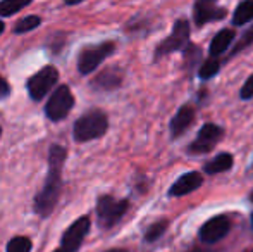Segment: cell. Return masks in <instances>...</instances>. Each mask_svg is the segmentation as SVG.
Wrapping results in <instances>:
<instances>
[{"label":"cell","mask_w":253,"mask_h":252,"mask_svg":"<svg viewBox=\"0 0 253 252\" xmlns=\"http://www.w3.org/2000/svg\"><path fill=\"white\" fill-rule=\"evenodd\" d=\"M67 152L62 145H52L48 152V175L45 185L35 199V211L40 216H48L59 201L60 189H62V166L66 162Z\"/></svg>","instance_id":"obj_1"},{"label":"cell","mask_w":253,"mask_h":252,"mask_svg":"<svg viewBox=\"0 0 253 252\" xmlns=\"http://www.w3.org/2000/svg\"><path fill=\"white\" fill-rule=\"evenodd\" d=\"M109 128V119H107L105 112L100 109H91V111L84 112L73 128V135L76 142H88L100 138Z\"/></svg>","instance_id":"obj_2"},{"label":"cell","mask_w":253,"mask_h":252,"mask_svg":"<svg viewBox=\"0 0 253 252\" xmlns=\"http://www.w3.org/2000/svg\"><path fill=\"white\" fill-rule=\"evenodd\" d=\"M57 81H59V71L53 66H45L28 80V94L33 101H42Z\"/></svg>","instance_id":"obj_3"},{"label":"cell","mask_w":253,"mask_h":252,"mask_svg":"<svg viewBox=\"0 0 253 252\" xmlns=\"http://www.w3.org/2000/svg\"><path fill=\"white\" fill-rule=\"evenodd\" d=\"M114 49H116V45H114L112 42H105V44L84 49L80 54V59H78V69H80V73L81 74L93 73V71L112 54Z\"/></svg>","instance_id":"obj_4"},{"label":"cell","mask_w":253,"mask_h":252,"mask_svg":"<svg viewBox=\"0 0 253 252\" xmlns=\"http://www.w3.org/2000/svg\"><path fill=\"white\" fill-rule=\"evenodd\" d=\"M73 105H74V97H73V94H71V88L62 85V87L57 88L52 94V97L48 99L45 112H47V116L52 121H60V119H64L69 114Z\"/></svg>","instance_id":"obj_5"},{"label":"cell","mask_w":253,"mask_h":252,"mask_svg":"<svg viewBox=\"0 0 253 252\" xmlns=\"http://www.w3.org/2000/svg\"><path fill=\"white\" fill-rule=\"evenodd\" d=\"M127 209V201H117V199L110 197V195H103L98 199L97 204V214L98 221L102 226H114L121 218L124 216Z\"/></svg>","instance_id":"obj_6"},{"label":"cell","mask_w":253,"mask_h":252,"mask_svg":"<svg viewBox=\"0 0 253 252\" xmlns=\"http://www.w3.org/2000/svg\"><path fill=\"white\" fill-rule=\"evenodd\" d=\"M190 45V26H188L186 21H177L174 24V30L162 44L157 47L155 50V57H162L167 55L174 50H184V49Z\"/></svg>","instance_id":"obj_7"},{"label":"cell","mask_w":253,"mask_h":252,"mask_svg":"<svg viewBox=\"0 0 253 252\" xmlns=\"http://www.w3.org/2000/svg\"><path fill=\"white\" fill-rule=\"evenodd\" d=\"M220 137H222V128L212 125V123H207V125L202 126L197 140L190 145V152L191 154H205L219 144Z\"/></svg>","instance_id":"obj_8"},{"label":"cell","mask_w":253,"mask_h":252,"mask_svg":"<svg viewBox=\"0 0 253 252\" xmlns=\"http://www.w3.org/2000/svg\"><path fill=\"white\" fill-rule=\"evenodd\" d=\"M88 230H90V219H88L86 216L76 219L62 235V249H66L69 252L78 251L81 244H83Z\"/></svg>","instance_id":"obj_9"},{"label":"cell","mask_w":253,"mask_h":252,"mask_svg":"<svg viewBox=\"0 0 253 252\" xmlns=\"http://www.w3.org/2000/svg\"><path fill=\"white\" fill-rule=\"evenodd\" d=\"M231 221L226 216H215L209 219L200 230V239L207 244H215L229 233Z\"/></svg>","instance_id":"obj_10"},{"label":"cell","mask_w":253,"mask_h":252,"mask_svg":"<svg viewBox=\"0 0 253 252\" xmlns=\"http://www.w3.org/2000/svg\"><path fill=\"white\" fill-rule=\"evenodd\" d=\"M202 182H203V178H202L200 173H197V171L186 173V175H183L181 178L176 180V183L170 187L169 194L174 195V197L188 195V194H191V192H195L197 189H200Z\"/></svg>","instance_id":"obj_11"},{"label":"cell","mask_w":253,"mask_h":252,"mask_svg":"<svg viewBox=\"0 0 253 252\" xmlns=\"http://www.w3.org/2000/svg\"><path fill=\"white\" fill-rule=\"evenodd\" d=\"M224 16H226V9L215 7L213 3L197 2V5H195V23L198 26H203V24L210 23V21H219Z\"/></svg>","instance_id":"obj_12"},{"label":"cell","mask_w":253,"mask_h":252,"mask_svg":"<svg viewBox=\"0 0 253 252\" xmlns=\"http://www.w3.org/2000/svg\"><path fill=\"white\" fill-rule=\"evenodd\" d=\"M193 118H195V111L190 107V105H184L177 111V114L172 118L170 121V133H172L174 138H177L181 133L190 128V125L193 123Z\"/></svg>","instance_id":"obj_13"},{"label":"cell","mask_w":253,"mask_h":252,"mask_svg":"<svg viewBox=\"0 0 253 252\" xmlns=\"http://www.w3.org/2000/svg\"><path fill=\"white\" fill-rule=\"evenodd\" d=\"M234 40V31L233 30H222L213 37L212 44H210V55L217 57V55L224 54Z\"/></svg>","instance_id":"obj_14"},{"label":"cell","mask_w":253,"mask_h":252,"mask_svg":"<svg viewBox=\"0 0 253 252\" xmlns=\"http://www.w3.org/2000/svg\"><path fill=\"white\" fill-rule=\"evenodd\" d=\"M121 80H123V76H121V71L119 69H105L102 74H98L97 78H95V87L100 88V90H112V88H117L121 85Z\"/></svg>","instance_id":"obj_15"},{"label":"cell","mask_w":253,"mask_h":252,"mask_svg":"<svg viewBox=\"0 0 253 252\" xmlns=\"http://www.w3.org/2000/svg\"><path fill=\"white\" fill-rule=\"evenodd\" d=\"M233 166V155L231 154H219L217 157H213L209 164L205 166V171L209 175H217V173H222L231 169Z\"/></svg>","instance_id":"obj_16"},{"label":"cell","mask_w":253,"mask_h":252,"mask_svg":"<svg viewBox=\"0 0 253 252\" xmlns=\"http://www.w3.org/2000/svg\"><path fill=\"white\" fill-rule=\"evenodd\" d=\"M252 19H253V0H245V2H241L236 7L233 23L236 26H243V24H247Z\"/></svg>","instance_id":"obj_17"},{"label":"cell","mask_w":253,"mask_h":252,"mask_svg":"<svg viewBox=\"0 0 253 252\" xmlns=\"http://www.w3.org/2000/svg\"><path fill=\"white\" fill-rule=\"evenodd\" d=\"M30 3L31 0H2L0 2V16H12Z\"/></svg>","instance_id":"obj_18"},{"label":"cell","mask_w":253,"mask_h":252,"mask_svg":"<svg viewBox=\"0 0 253 252\" xmlns=\"http://www.w3.org/2000/svg\"><path fill=\"white\" fill-rule=\"evenodd\" d=\"M7 252H31V240L26 237H16L7 244Z\"/></svg>","instance_id":"obj_19"},{"label":"cell","mask_w":253,"mask_h":252,"mask_svg":"<svg viewBox=\"0 0 253 252\" xmlns=\"http://www.w3.org/2000/svg\"><path fill=\"white\" fill-rule=\"evenodd\" d=\"M40 23H42V19L38 16H28L16 24L14 31H16V33H26V31H31V30H35V28L40 26Z\"/></svg>","instance_id":"obj_20"},{"label":"cell","mask_w":253,"mask_h":252,"mask_svg":"<svg viewBox=\"0 0 253 252\" xmlns=\"http://www.w3.org/2000/svg\"><path fill=\"white\" fill-rule=\"evenodd\" d=\"M217 71H219V61H217L215 57H212L207 62H203V66L200 67L198 74H200V78H203V80H209V78L215 76Z\"/></svg>","instance_id":"obj_21"},{"label":"cell","mask_w":253,"mask_h":252,"mask_svg":"<svg viewBox=\"0 0 253 252\" xmlns=\"http://www.w3.org/2000/svg\"><path fill=\"white\" fill-rule=\"evenodd\" d=\"M166 226H167L166 221H159V223H155V225H152L150 228H148L145 239H147L148 242H153V240H157L164 232H166Z\"/></svg>","instance_id":"obj_22"},{"label":"cell","mask_w":253,"mask_h":252,"mask_svg":"<svg viewBox=\"0 0 253 252\" xmlns=\"http://www.w3.org/2000/svg\"><path fill=\"white\" fill-rule=\"evenodd\" d=\"M252 44H253V26L248 28V30L243 33V37L238 40V44H236V47H234L233 54H238V52H241L243 49H247L248 45H252Z\"/></svg>","instance_id":"obj_23"},{"label":"cell","mask_w":253,"mask_h":252,"mask_svg":"<svg viewBox=\"0 0 253 252\" xmlns=\"http://www.w3.org/2000/svg\"><path fill=\"white\" fill-rule=\"evenodd\" d=\"M241 97L243 99H252L253 97V74L245 81L243 88H241Z\"/></svg>","instance_id":"obj_24"},{"label":"cell","mask_w":253,"mask_h":252,"mask_svg":"<svg viewBox=\"0 0 253 252\" xmlns=\"http://www.w3.org/2000/svg\"><path fill=\"white\" fill-rule=\"evenodd\" d=\"M10 94V87L3 78H0V99H5Z\"/></svg>","instance_id":"obj_25"},{"label":"cell","mask_w":253,"mask_h":252,"mask_svg":"<svg viewBox=\"0 0 253 252\" xmlns=\"http://www.w3.org/2000/svg\"><path fill=\"white\" fill-rule=\"evenodd\" d=\"M66 3H69V5H74V3H80V2H83V0H64Z\"/></svg>","instance_id":"obj_26"},{"label":"cell","mask_w":253,"mask_h":252,"mask_svg":"<svg viewBox=\"0 0 253 252\" xmlns=\"http://www.w3.org/2000/svg\"><path fill=\"white\" fill-rule=\"evenodd\" d=\"M198 2H205V3H213L215 0H198Z\"/></svg>","instance_id":"obj_27"},{"label":"cell","mask_w":253,"mask_h":252,"mask_svg":"<svg viewBox=\"0 0 253 252\" xmlns=\"http://www.w3.org/2000/svg\"><path fill=\"white\" fill-rule=\"evenodd\" d=\"M107 252H126V251H123V249H112V251H107Z\"/></svg>","instance_id":"obj_28"},{"label":"cell","mask_w":253,"mask_h":252,"mask_svg":"<svg viewBox=\"0 0 253 252\" xmlns=\"http://www.w3.org/2000/svg\"><path fill=\"white\" fill-rule=\"evenodd\" d=\"M2 33H3V23L0 21V35H2Z\"/></svg>","instance_id":"obj_29"},{"label":"cell","mask_w":253,"mask_h":252,"mask_svg":"<svg viewBox=\"0 0 253 252\" xmlns=\"http://www.w3.org/2000/svg\"><path fill=\"white\" fill-rule=\"evenodd\" d=\"M55 252H69V251H66V249H59V251H55Z\"/></svg>","instance_id":"obj_30"},{"label":"cell","mask_w":253,"mask_h":252,"mask_svg":"<svg viewBox=\"0 0 253 252\" xmlns=\"http://www.w3.org/2000/svg\"><path fill=\"white\" fill-rule=\"evenodd\" d=\"M250 199H252V202H253V192H252V195H250Z\"/></svg>","instance_id":"obj_31"},{"label":"cell","mask_w":253,"mask_h":252,"mask_svg":"<svg viewBox=\"0 0 253 252\" xmlns=\"http://www.w3.org/2000/svg\"><path fill=\"white\" fill-rule=\"evenodd\" d=\"M0 135H2V128H0Z\"/></svg>","instance_id":"obj_32"},{"label":"cell","mask_w":253,"mask_h":252,"mask_svg":"<svg viewBox=\"0 0 253 252\" xmlns=\"http://www.w3.org/2000/svg\"><path fill=\"white\" fill-rule=\"evenodd\" d=\"M252 223H253V216H252Z\"/></svg>","instance_id":"obj_33"}]
</instances>
